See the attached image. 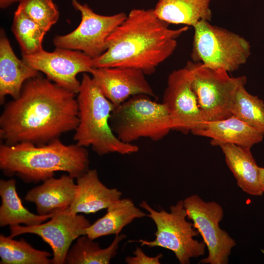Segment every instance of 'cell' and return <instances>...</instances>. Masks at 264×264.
Listing matches in <instances>:
<instances>
[{
	"mask_svg": "<svg viewBox=\"0 0 264 264\" xmlns=\"http://www.w3.org/2000/svg\"><path fill=\"white\" fill-rule=\"evenodd\" d=\"M212 0H158L154 9L155 15L169 24L194 27L199 21H210Z\"/></svg>",
	"mask_w": 264,
	"mask_h": 264,
	"instance_id": "ffe728a7",
	"label": "cell"
},
{
	"mask_svg": "<svg viewBox=\"0 0 264 264\" xmlns=\"http://www.w3.org/2000/svg\"><path fill=\"white\" fill-rule=\"evenodd\" d=\"M76 179V194L68 208L73 214L95 213L121 198L122 192L106 187L100 180L96 169L89 170Z\"/></svg>",
	"mask_w": 264,
	"mask_h": 264,
	"instance_id": "9a60e30c",
	"label": "cell"
},
{
	"mask_svg": "<svg viewBox=\"0 0 264 264\" xmlns=\"http://www.w3.org/2000/svg\"><path fill=\"white\" fill-rule=\"evenodd\" d=\"M51 255L34 248L23 239L17 241L0 235V264H50Z\"/></svg>",
	"mask_w": 264,
	"mask_h": 264,
	"instance_id": "cb8c5ba5",
	"label": "cell"
},
{
	"mask_svg": "<svg viewBox=\"0 0 264 264\" xmlns=\"http://www.w3.org/2000/svg\"><path fill=\"white\" fill-rule=\"evenodd\" d=\"M219 146L239 187L250 195L262 196L264 192L259 181V166L251 153V148L228 143L221 144Z\"/></svg>",
	"mask_w": 264,
	"mask_h": 264,
	"instance_id": "d6986e66",
	"label": "cell"
},
{
	"mask_svg": "<svg viewBox=\"0 0 264 264\" xmlns=\"http://www.w3.org/2000/svg\"><path fill=\"white\" fill-rule=\"evenodd\" d=\"M18 8L47 32L59 16L52 0H20Z\"/></svg>",
	"mask_w": 264,
	"mask_h": 264,
	"instance_id": "4316f807",
	"label": "cell"
},
{
	"mask_svg": "<svg viewBox=\"0 0 264 264\" xmlns=\"http://www.w3.org/2000/svg\"><path fill=\"white\" fill-rule=\"evenodd\" d=\"M77 101L79 123L73 139L76 144L91 149L100 156L136 153L139 147L119 140L113 132L110 118L115 107L87 73H84Z\"/></svg>",
	"mask_w": 264,
	"mask_h": 264,
	"instance_id": "277c9868",
	"label": "cell"
},
{
	"mask_svg": "<svg viewBox=\"0 0 264 264\" xmlns=\"http://www.w3.org/2000/svg\"><path fill=\"white\" fill-rule=\"evenodd\" d=\"M75 94L39 75L27 81L0 116L2 144L41 145L74 131L79 123Z\"/></svg>",
	"mask_w": 264,
	"mask_h": 264,
	"instance_id": "6da1fadb",
	"label": "cell"
},
{
	"mask_svg": "<svg viewBox=\"0 0 264 264\" xmlns=\"http://www.w3.org/2000/svg\"><path fill=\"white\" fill-rule=\"evenodd\" d=\"M22 56L28 66L44 73L58 86L74 93H78L81 85L77 75L89 73L93 67L92 58L79 50L56 48L53 52L43 49L32 55Z\"/></svg>",
	"mask_w": 264,
	"mask_h": 264,
	"instance_id": "4fadbf2b",
	"label": "cell"
},
{
	"mask_svg": "<svg viewBox=\"0 0 264 264\" xmlns=\"http://www.w3.org/2000/svg\"><path fill=\"white\" fill-rule=\"evenodd\" d=\"M193 28V62L228 72L237 70L249 57L250 44L240 35L207 21H199Z\"/></svg>",
	"mask_w": 264,
	"mask_h": 264,
	"instance_id": "52a82bcc",
	"label": "cell"
},
{
	"mask_svg": "<svg viewBox=\"0 0 264 264\" xmlns=\"http://www.w3.org/2000/svg\"><path fill=\"white\" fill-rule=\"evenodd\" d=\"M258 170L260 185L264 192V168L259 167Z\"/></svg>",
	"mask_w": 264,
	"mask_h": 264,
	"instance_id": "f1b7e54d",
	"label": "cell"
},
{
	"mask_svg": "<svg viewBox=\"0 0 264 264\" xmlns=\"http://www.w3.org/2000/svg\"><path fill=\"white\" fill-rule=\"evenodd\" d=\"M187 217L201 235L207 247L208 256L200 261L203 264H227L235 241L219 226L223 217V208L215 201L206 202L193 195L183 200Z\"/></svg>",
	"mask_w": 264,
	"mask_h": 264,
	"instance_id": "30bf717a",
	"label": "cell"
},
{
	"mask_svg": "<svg viewBox=\"0 0 264 264\" xmlns=\"http://www.w3.org/2000/svg\"><path fill=\"white\" fill-rule=\"evenodd\" d=\"M159 19L154 9H133L110 34L106 51L92 59L93 67L134 68L151 74L177 46L176 39L188 29H176Z\"/></svg>",
	"mask_w": 264,
	"mask_h": 264,
	"instance_id": "7a4b0ae2",
	"label": "cell"
},
{
	"mask_svg": "<svg viewBox=\"0 0 264 264\" xmlns=\"http://www.w3.org/2000/svg\"><path fill=\"white\" fill-rule=\"evenodd\" d=\"M192 133L210 138L214 146L228 143L250 148L261 142L264 135L234 115L220 120L206 121L202 128Z\"/></svg>",
	"mask_w": 264,
	"mask_h": 264,
	"instance_id": "ac0fdd59",
	"label": "cell"
},
{
	"mask_svg": "<svg viewBox=\"0 0 264 264\" xmlns=\"http://www.w3.org/2000/svg\"><path fill=\"white\" fill-rule=\"evenodd\" d=\"M74 178L69 175L48 178L28 191L24 199L36 205L39 215L56 213L68 208L72 203L77 189Z\"/></svg>",
	"mask_w": 264,
	"mask_h": 264,
	"instance_id": "2e32d148",
	"label": "cell"
},
{
	"mask_svg": "<svg viewBox=\"0 0 264 264\" xmlns=\"http://www.w3.org/2000/svg\"><path fill=\"white\" fill-rule=\"evenodd\" d=\"M106 214L86 229V235L92 240L110 235H119L122 229L136 219L146 215L133 201L120 198L110 205Z\"/></svg>",
	"mask_w": 264,
	"mask_h": 264,
	"instance_id": "44dd1931",
	"label": "cell"
},
{
	"mask_svg": "<svg viewBox=\"0 0 264 264\" xmlns=\"http://www.w3.org/2000/svg\"><path fill=\"white\" fill-rule=\"evenodd\" d=\"M89 164L86 148L65 144L59 138L41 145L0 146V169L8 176L16 175L27 183L44 181L61 171L77 178L89 170Z\"/></svg>",
	"mask_w": 264,
	"mask_h": 264,
	"instance_id": "3957f363",
	"label": "cell"
},
{
	"mask_svg": "<svg viewBox=\"0 0 264 264\" xmlns=\"http://www.w3.org/2000/svg\"><path fill=\"white\" fill-rule=\"evenodd\" d=\"M39 71L19 59L14 52L4 31L0 36V102L2 104L5 97L13 99L19 97L24 83L38 76Z\"/></svg>",
	"mask_w": 264,
	"mask_h": 264,
	"instance_id": "e0dca14e",
	"label": "cell"
},
{
	"mask_svg": "<svg viewBox=\"0 0 264 264\" xmlns=\"http://www.w3.org/2000/svg\"><path fill=\"white\" fill-rule=\"evenodd\" d=\"M134 256H128L125 261L128 264H159L160 260L163 255L160 253L155 257H150L146 255L139 247H136L133 252Z\"/></svg>",
	"mask_w": 264,
	"mask_h": 264,
	"instance_id": "83f0119b",
	"label": "cell"
},
{
	"mask_svg": "<svg viewBox=\"0 0 264 264\" xmlns=\"http://www.w3.org/2000/svg\"><path fill=\"white\" fill-rule=\"evenodd\" d=\"M68 208L56 213L45 223L34 226H10L9 236L14 238L25 233L39 236L52 249L51 264H63L72 242L79 237L86 235V229L91 225L84 216L73 214Z\"/></svg>",
	"mask_w": 264,
	"mask_h": 264,
	"instance_id": "7c38bea8",
	"label": "cell"
},
{
	"mask_svg": "<svg viewBox=\"0 0 264 264\" xmlns=\"http://www.w3.org/2000/svg\"><path fill=\"white\" fill-rule=\"evenodd\" d=\"M103 94L116 107L132 96L155 95L141 70L129 67H92L89 72Z\"/></svg>",
	"mask_w": 264,
	"mask_h": 264,
	"instance_id": "5bb4252c",
	"label": "cell"
},
{
	"mask_svg": "<svg viewBox=\"0 0 264 264\" xmlns=\"http://www.w3.org/2000/svg\"><path fill=\"white\" fill-rule=\"evenodd\" d=\"M110 124L118 138L128 144L141 138L158 141L173 130L165 105L145 94L132 96L115 107Z\"/></svg>",
	"mask_w": 264,
	"mask_h": 264,
	"instance_id": "5b68a950",
	"label": "cell"
},
{
	"mask_svg": "<svg viewBox=\"0 0 264 264\" xmlns=\"http://www.w3.org/2000/svg\"><path fill=\"white\" fill-rule=\"evenodd\" d=\"M236 116L264 134V102L249 93L244 85L238 89L232 109Z\"/></svg>",
	"mask_w": 264,
	"mask_h": 264,
	"instance_id": "484cf974",
	"label": "cell"
},
{
	"mask_svg": "<svg viewBox=\"0 0 264 264\" xmlns=\"http://www.w3.org/2000/svg\"><path fill=\"white\" fill-rule=\"evenodd\" d=\"M127 237L125 234L115 235L111 244L101 248L97 242L87 235L79 237L66 254L65 264H109L117 254L119 243Z\"/></svg>",
	"mask_w": 264,
	"mask_h": 264,
	"instance_id": "603a6c76",
	"label": "cell"
},
{
	"mask_svg": "<svg viewBox=\"0 0 264 264\" xmlns=\"http://www.w3.org/2000/svg\"><path fill=\"white\" fill-rule=\"evenodd\" d=\"M139 205L149 213L146 216L154 221L156 226L155 240H139L141 246L168 249L174 253L180 264H189L191 258L204 254L205 244L194 239L199 233L193 223L186 220L187 212L183 200L171 206L169 212L163 209L155 210L145 200Z\"/></svg>",
	"mask_w": 264,
	"mask_h": 264,
	"instance_id": "8992f818",
	"label": "cell"
},
{
	"mask_svg": "<svg viewBox=\"0 0 264 264\" xmlns=\"http://www.w3.org/2000/svg\"><path fill=\"white\" fill-rule=\"evenodd\" d=\"M192 87L205 121L222 120L232 115L238 88L245 85V76L230 77L223 69H214L200 62L189 61Z\"/></svg>",
	"mask_w": 264,
	"mask_h": 264,
	"instance_id": "ba28073f",
	"label": "cell"
},
{
	"mask_svg": "<svg viewBox=\"0 0 264 264\" xmlns=\"http://www.w3.org/2000/svg\"><path fill=\"white\" fill-rule=\"evenodd\" d=\"M20 0H0V7L5 8L15 2H19Z\"/></svg>",
	"mask_w": 264,
	"mask_h": 264,
	"instance_id": "f546056e",
	"label": "cell"
},
{
	"mask_svg": "<svg viewBox=\"0 0 264 264\" xmlns=\"http://www.w3.org/2000/svg\"><path fill=\"white\" fill-rule=\"evenodd\" d=\"M71 3L81 14L80 23L71 32L56 36L53 44L56 48L79 50L92 59L96 58L106 51L108 37L127 15L124 12L101 15L77 0H71Z\"/></svg>",
	"mask_w": 264,
	"mask_h": 264,
	"instance_id": "9c48e42d",
	"label": "cell"
},
{
	"mask_svg": "<svg viewBox=\"0 0 264 264\" xmlns=\"http://www.w3.org/2000/svg\"><path fill=\"white\" fill-rule=\"evenodd\" d=\"M12 29L22 55H32L43 49V40L47 31L19 8L14 13Z\"/></svg>",
	"mask_w": 264,
	"mask_h": 264,
	"instance_id": "d4e9b609",
	"label": "cell"
},
{
	"mask_svg": "<svg viewBox=\"0 0 264 264\" xmlns=\"http://www.w3.org/2000/svg\"><path fill=\"white\" fill-rule=\"evenodd\" d=\"M162 103L168 109L173 130L187 133L204 126L206 121L192 87V71L187 65L169 75Z\"/></svg>",
	"mask_w": 264,
	"mask_h": 264,
	"instance_id": "8fae6325",
	"label": "cell"
},
{
	"mask_svg": "<svg viewBox=\"0 0 264 264\" xmlns=\"http://www.w3.org/2000/svg\"><path fill=\"white\" fill-rule=\"evenodd\" d=\"M16 181L11 178L0 179V226L17 225L23 223L26 226L41 224L51 218L56 213L46 215L34 214L22 204L16 191Z\"/></svg>",
	"mask_w": 264,
	"mask_h": 264,
	"instance_id": "7402d4cb",
	"label": "cell"
}]
</instances>
